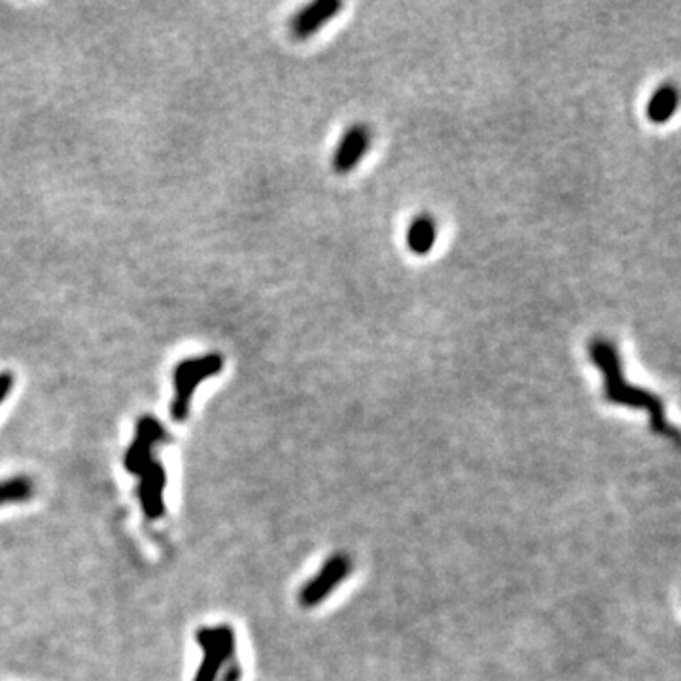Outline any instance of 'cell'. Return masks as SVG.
<instances>
[{"mask_svg": "<svg viewBox=\"0 0 681 681\" xmlns=\"http://www.w3.org/2000/svg\"><path fill=\"white\" fill-rule=\"evenodd\" d=\"M677 108V91L674 85H661L647 103V118L653 123L669 121Z\"/></svg>", "mask_w": 681, "mask_h": 681, "instance_id": "cell-9", "label": "cell"}, {"mask_svg": "<svg viewBox=\"0 0 681 681\" xmlns=\"http://www.w3.org/2000/svg\"><path fill=\"white\" fill-rule=\"evenodd\" d=\"M223 369L222 354L212 352L201 358L182 360L175 369V400L170 405V415L182 422L188 419L193 390L208 377L218 375Z\"/></svg>", "mask_w": 681, "mask_h": 681, "instance_id": "cell-2", "label": "cell"}, {"mask_svg": "<svg viewBox=\"0 0 681 681\" xmlns=\"http://www.w3.org/2000/svg\"><path fill=\"white\" fill-rule=\"evenodd\" d=\"M33 496H35V482L25 475L0 481V507L10 505V504L28 502Z\"/></svg>", "mask_w": 681, "mask_h": 681, "instance_id": "cell-10", "label": "cell"}, {"mask_svg": "<svg viewBox=\"0 0 681 681\" xmlns=\"http://www.w3.org/2000/svg\"><path fill=\"white\" fill-rule=\"evenodd\" d=\"M195 642L203 647L205 657L193 681H216L225 664L237 662L235 632L230 627H205L195 634Z\"/></svg>", "mask_w": 681, "mask_h": 681, "instance_id": "cell-3", "label": "cell"}, {"mask_svg": "<svg viewBox=\"0 0 681 681\" xmlns=\"http://www.w3.org/2000/svg\"><path fill=\"white\" fill-rule=\"evenodd\" d=\"M589 354L592 362L596 364V367L604 373L606 397L609 402L630 405V407H644L651 417L653 428L662 434L672 432L659 397H655L646 390L630 387L629 382L624 380L622 365L614 343H609L606 339H594L589 345Z\"/></svg>", "mask_w": 681, "mask_h": 681, "instance_id": "cell-1", "label": "cell"}, {"mask_svg": "<svg viewBox=\"0 0 681 681\" xmlns=\"http://www.w3.org/2000/svg\"><path fill=\"white\" fill-rule=\"evenodd\" d=\"M437 237L435 222L430 216H419L411 222L407 230V247L415 254H428Z\"/></svg>", "mask_w": 681, "mask_h": 681, "instance_id": "cell-8", "label": "cell"}, {"mask_svg": "<svg viewBox=\"0 0 681 681\" xmlns=\"http://www.w3.org/2000/svg\"><path fill=\"white\" fill-rule=\"evenodd\" d=\"M372 145V133L365 125H352L350 129L340 138L335 158H333V168L339 175H347L358 165V161L364 158Z\"/></svg>", "mask_w": 681, "mask_h": 681, "instance_id": "cell-6", "label": "cell"}, {"mask_svg": "<svg viewBox=\"0 0 681 681\" xmlns=\"http://www.w3.org/2000/svg\"><path fill=\"white\" fill-rule=\"evenodd\" d=\"M12 388H13V375L8 372L0 373V403L6 400Z\"/></svg>", "mask_w": 681, "mask_h": 681, "instance_id": "cell-11", "label": "cell"}, {"mask_svg": "<svg viewBox=\"0 0 681 681\" xmlns=\"http://www.w3.org/2000/svg\"><path fill=\"white\" fill-rule=\"evenodd\" d=\"M343 4L339 0H317L305 10H301L292 21V31L297 38H309L330 20H333Z\"/></svg>", "mask_w": 681, "mask_h": 681, "instance_id": "cell-7", "label": "cell"}, {"mask_svg": "<svg viewBox=\"0 0 681 681\" xmlns=\"http://www.w3.org/2000/svg\"><path fill=\"white\" fill-rule=\"evenodd\" d=\"M168 439L167 430L163 428V424L153 419V417H142L137 422V432L133 443L127 449L123 464L127 467V472L138 475L145 467H148L155 458H153V447L165 443Z\"/></svg>", "mask_w": 681, "mask_h": 681, "instance_id": "cell-4", "label": "cell"}, {"mask_svg": "<svg viewBox=\"0 0 681 681\" xmlns=\"http://www.w3.org/2000/svg\"><path fill=\"white\" fill-rule=\"evenodd\" d=\"M138 502L145 515L152 521L163 517L165 513V487L167 474L161 462L153 460L148 467L138 474Z\"/></svg>", "mask_w": 681, "mask_h": 681, "instance_id": "cell-5", "label": "cell"}]
</instances>
